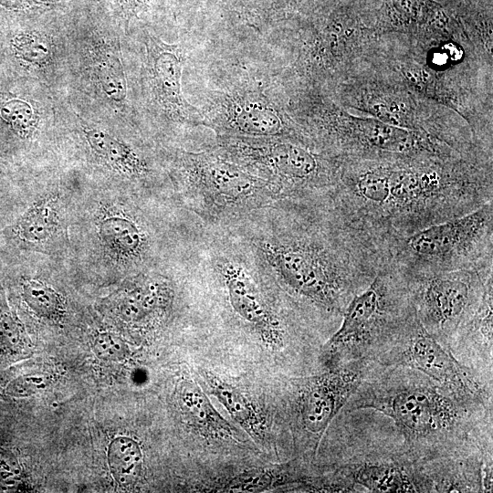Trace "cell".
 Listing matches in <instances>:
<instances>
[{
	"label": "cell",
	"mask_w": 493,
	"mask_h": 493,
	"mask_svg": "<svg viewBox=\"0 0 493 493\" xmlns=\"http://www.w3.org/2000/svg\"><path fill=\"white\" fill-rule=\"evenodd\" d=\"M96 354L108 361H120L127 355V346L115 335L100 333L94 341Z\"/></svg>",
	"instance_id": "484cf974"
},
{
	"label": "cell",
	"mask_w": 493,
	"mask_h": 493,
	"mask_svg": "<svg viewBox=\"0 0 493 493\" xmlns=\"http://www.w3.org/2000/svg\"><path fill=\"white\" fill-rule=\"evenodd\" d=\"M385 263L406 277L493 267V201L383 243Z\"/></svg>",
	"instance_id": "5b68a950"
},
{
	"label": "cell",
	"mask_w": 493,
	"mask_h": 493,
	"mask_svg": "<svg viewBox=\"0 0 493 493\" xmlns=\"http://www.w3.org/2000/svg\"><path fill=\"white\" fill-rule=\"evenodd\" d=\"M404 277L417 319L438 339L461 331L493 279V267Z\"/></svg>",
	"instance_id": "ba28073f"
},
{
	"label": "cell",
	"mask_w": 493,
	"mask_h": 493,
	"mask_svg": "<svg viewBox=\"0 0 493 493\" xmlns=\"http://www.w3.org/2000/svg\"><path fill=\"white\" fill-rule=\"evenodd\" d=\"M0 119L22 138L33 133L37 123L32 105L20 98H9L0 102Z\"/></svg>",
	"instance_id": "44dd1931"
},
{
	"label": "cell",
	"mask_w": 493,
	"mask_h": 493,
	"mask_svg": "<svg viewBox=\"0 0 493 493\" xmlns=\"http://www.w3.org/2000/svg\"><path fill=\"white\" fill-rule=\"evenodd\" d=\"M392 341L402 345L397 358L399 363L423 372L456 394L476 397L481 393L472 374L425 330L415 311Z\"/></svg>",
	"instance_id": "8fae6325"
},
{
	"label": "cell",
	"mask_w": 493,
	"mask_h": 493,
	"mask_svg": "<svg viewBox=\"0 0 493 493\" xmlns=\"http://www.w3.org/2000/svg\"><path fill=\"white\" fill-rule=\"evenodd\" d=\"M359 362L330 367L308 379L298 397L300 425L309 435L320 439L327 427L362 383Z\"/></svg>",
	"instance_id": "7c38bea8"
},
{
	"label": "cell",
	"mask_w": 493,
	"mask_h": 493,
	"mask_svg": "<svg viewBox=\"0 0 493 493\" xmlns=\"http://www.w3.org/2000/svg\"><path fill=\"white\" fill-rule=\"evenodd\" d=\"M201 374L210 393L221 402L231 416L253 435L262 436L265 430L264 420L251 401L236 386L211 372L202 371Z\"/></svg>",
	"instance_id": "d6986e66"
},
{
	"label": "cell",
	"mask_w": 493,
	"mask_h": 493,
	"mask_svg": "<svg viewBox=\"0 0 493 493\" xmlns=\"http://www.w3.org/2000/svg\"><path fill=\"white\" fill-rule=\"evenodd\" d=\"M23 297L28 306L41 317L56 318L63 311L61 296L41 281H26L23 286Z\"/></svg>",
	"instance_id": "7402d4cb"
},
{
	"label": "cell",
	"mask_w": 493,
	"mask_h": 493,
	"mask_svg": "<svg viewBox=\"0 0 493 493\" xmlns=\"http://www.w3.org/2000/svg\"><path fill=\"white\" fill-rule=\"evenodd\" d=\"M40 2L41 0H0V5L9 10L19 11L34 7Z\"/></svg>",
	"instance_id": "83f0119b"
},
{
	"label": "cell",
	"mask_w": 493,
	"mask_h": 493,
	"mask_svg": "<svg viewBox=\"0 0 493 493\" xmlns=\"http://www.w3.org/2000/svg\"><path fill=\"white\" fill-rule=\"evenodd\" d=\"M98 235L105 250L116 261L142 262L150 249V235L142 223L122 213L107 214L97 224Z\"/></svg>",
	"instance_id": "5bb4252c"
},
{
	"label": "cell",
	"mask_w": 493,
	"mask_h": 493,
	"mask_svg": "<svg viewBox=\"0 0 493 493\" xmlns=\"http://www.w3.org/2000/svg\"><path fill=\"white\" fill-rule=\"evenodd\" d=\"M173 172L187 208L209 225L232 226L279 201L268 182L211 150L178 152Z\"/></svg>",
	"instance_id": "3957f363"
},
{
	"label": "cell",
	"mask_w": 493,
	"mask_h": 493,
	"mask_svg": "<svg viewBox=\"0 0 493 493\" xmlns=\"http://www.w3.org/2000/svg\"><path fill=\"white\" fill-rule=\"evenodd\" d=\"M419 10V0H384L383 21L395 26L407 25L416 20Z\"/></svg>",
	"instance_id": "cb8c5ba5"
},
{
	"label": "cell",
	"mask_w": 493,
	"mask_h": 493,
	"mask_svg": "<svg viewBox=\"0 0 493 493\" xmlns=\"http://www.w3.org/2000/svg\"><path fill=\"white\" fill-rule=\"evenodd\" d=\"M291 0H272V4H273V6L278 8V7H282L284 6L286 4L289 3Z\"/></svg>",
	"instance_id": "f1b7e54d"
},
{
	"label": "cell",
	"mask_w": 493,
	"mask_h": 493,
	"mask_svg": "<svg viewBox=\"0 0 493 493\" xmlns=\"http://www.w3.org/2000/svg\"><path fill=\"white\" fill-rule=\"evenodd\" d=\"M214 246L210 251V268L224 286L233 310L261 338L279 345L285 324L269 305L261 287L263 276L246 247Z\"/></svg>",
	"instance_id": "30bf717a"
},
{
	"label": "cell",
	"mask_w": 493,
	"mask_h": 493,
	"mask_svg": "<svg viewBox=\"0 0 493 493\" xmlns=\"http://www.w3.org/2000/svg\"><path fill=\"white\" fill-rule=\"evenodd\" d=\"M108 459L113 477L120 484H131L139 477L142 452L132 439L118 437L113 440L109 448Z\"/></svg>",
	"instance_id": "ffe728a7"
},
{
	"label": "cell",
	"mask_w": 493,
	"mask_h": 493,
	"mask_svg": "<svg viewBox=\"0 0 493 493\" xmlns=\"http://www.w3.org/2000/svg\"><path fill=\"white\" fill-rule=\"evenodd\" d=\"M331 200L383 247L493 201L491 169L426 160L350 163L341 169Z\"/></svg>",
	"instance_id": "7a4b0ae2"
},
{
	"label": "cell",
	"mask_w": 493,
	"mask_h": 493,
	"mask_svg": "<svg viewBox=\"0 0 493 493\" xmlns=\"http://www.w3.org/2000/svg\"><path fill=\"white\" fill-rule=\"evenodd\" d=\"M211 151L268 182L279 200L331 197L341 168L299 140L216 135Z\"/></svg>",
	"instance_id": "277c9868"
},
{
	"label": "cell",
	"mask_w": 493,
	"mask_h": 493,
	"mask_svg": "<svg viewBox=\"0 0 493 493\" xmlns=\"http://www.w3.org/2000/svg\"><path fill=\"white\" fill-rule=\"evenodd\" d=\"M149 73L154 97L172 120L202 126L197 106L191 104L182 91V74L185 61L181 46L149 39Z\"/></svg>",
	"instance_id": "4fadbf2b"
},
{
	"label": "cell",
	"mask_w": 493,
	"mask_h": 493,
	"mask_svg": "<svg viewBox=\"0 0 493 493\" xmlns=\"http://www.w3.org/2000/svg\"><path fill=\"white\" fill-rule=\"evenodd\" d=\"M441 386V385H440ZM430 383H398L374 387L353 403V408H372L392 418L410 442L446 436L461 419L451 391Z\"/></svg>",
	"instance_id": "52a82bcc"
},
{
	"label": "cell",
	"mask_w": 493,
	"mask_h": 493,
	"mask_svg": "<svg viewBox=\"0 0 493 493\" xmlns=\"http://www.w3.org/2000/svg\"><path fill=\"white\" fill-rule=\"evenodd\" d=\"M98 78L103 91L115 101L126 97V82L121 67L103 64L98 69Z\"/></svg>",
	"instance_id": "d4e9b609"
},
{
	"label": "cell",
	"mask_w": 493,
	"mask_h": 493,
	"mask_svg": "<svg viewBox=\"0 0 493 493\" xmlns=\"http://www.w3.org/2000/svg\"><path fill=\"white\" fill-rule=\"evenodd\" d=\"M11 47L19 60L31 65H42L49 59L51 55L48 40L33 31L16 35L11 40Z\"/></svg>",
	"instance_id": "603a6c76"
},
{
	"label": "cell",
	"mask_w": 493,
	"mask_h": 493,
	"mask_svg": "<svg viewBox=\"0 0 493 493\" xmlns=\"http://www.w3.org/2000/svg\"><path fill=\"white\" fill-rule=\"evenodd\" d=\"M17 237L28 246H47L62 231L55 196H46L32 205L15 226Z\"/></svg>",
	"instance_id": "2e32d148"
},
{
	"label": "cell",
	"mask_w": 493,
	"mask_h": 493,
	"mask_svg": "<svg viewBox=\"0 0 493 493\" xmlns=\"http://www.w3.org/2000/svg\"><path fill=\"white\" fill-rule=\"evenodd\" d=\"M19 473V466L14 456L0 450V483L3 485L14 484L17 481Z\"/></svg>",
	"instance_id": "4316f807"
},
{
	"label": "cell",
	"mask_w": 493,
	"mask_h": 493,
	"mask_svg": "<svg viewBox=\"0 0 493 493\" xmlns=\"http://www.w3.org/2000/svg\"><path fill=\"white\" fill-rule=\"evenodd\" d=\"M414 314L405 277L384 263L344 309L339 329L323 347L326 362L334 367L344 356H358L365 349L392 341Z\"/></svg>",
	"instance_id": "8992f818"
},
{
	"label": "cell",
	"mask_w": 493,
	"mask_h": 493,
	"mask_svg": "<svg viewBox=\"0 0 493 493\" xmlns=\"http://www.w3.org/2000/svg\"><path fill=\"white\" fill-rule=\"evenodd\" d=\"M85 136L93 152L121 175L139 179L148 173L145 160L127 143L99 129L85 131Z\"/></svg>",
	"instance_id": "9a60e30c"
},
{
	"label": "cell",
	"mask_w": 493,
	"mask_h": 493,
	"mask_svg": "<svg viewBox=\"0 0 493 493\" xmlns=\"http://www.w3.org/2000/svg\"><path fill=\"white\" fill-rule=\"evenodd\" d=\"M178 401L183 414L195 429L213 436L236 438L235 428L215 411L196 383L183 382Z\"/></svg>",
	"instance_id": "e0dca14e"
},
{
	"label": "cell",
	"mask_w": 493,
	"mask_h": 493,
	"mask_svg": "<svg viewBox=\"0 0 493 493\" xmlns=\"http://www.w3.org/2000/svg\"><path fill=\"white\" fill-rule=\"evenodd\" d=\"M232 226L264 277L327 316L341 318L385 263L378 242L331 197L279 200Z\"/></svg>",
	"instance_id": "6da1fadb"
},
{
	"label": "cell",
	"mask_w": 493,
	"mask_h": 493,
	"mask_svg": "<svg viewBox=\"0 0 493 493\" xmlns=\"http://www.w3.org/2000/svg\"><path fill=\"white\" fill-rule=\"evenodd\" d=\"M198 109L202 126L213 130L216 135L282 137L310 142L290 124L279 106L255 86L244 84L210 89Z\"/></svg>",
	"instance_id": "9c48e42d"
},
{
	"label": "cell",
	"mask_w": 493,
	"mask_h": 493,
	"mask_svg": "<svg viewBox=\"0 0 493 493\" xmlns=\"http://www.w3.org/2000/svg\"><path fill=\"white\" fill-rule=\"evenodd\" d=\"M352 480L372 492L425 491L405 467L394 463L362 464L353 471Z\"/></svg>",
	"instance_id": "ac0fdd59"
}]
</instances>
